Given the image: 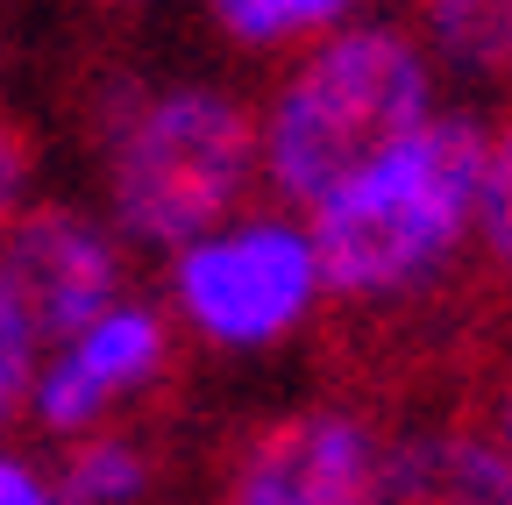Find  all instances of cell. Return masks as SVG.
Wrapping results in <instances>:
<instances>
[{"label": "cell", "instance_id": "1", "mask_svg": "<svg viewBox=\"0 0 512 505\" xmlns=\"http://www.w3.org/2000/svg\"><path fill=\"white\" fill-rule=\"evenodd\" d=\"M427 129V65L399 29H349L292 72L271 107L264 157L285 200L328 207Z\"/></svg>", "mask_w": 512, "mask_h": 505}, {"label": "cell", "instance_id": "2", "mask_svg": "<svg viewBox=\"0 0 512 505\" xmlns=\"http://www.w3.org/2000/svg\"><path fill=\"white\" fill-rule=\"evenodd\" d=\"M484 185V136L470 121H427L377 171L328 207H313V271L328 292H399L456 249L463 221L477 214Z\"/></svg>", "mask_w": 512, "mask_h": 505}, {"label": "cell", "instance_id": "3", "mask_svg": "<svg viewBox=\"0 0 512 505\" xmlns=\"http://www.w3.org/2000/svg\"><path fill=\"white\" fill-rule=\"evenodd\" d=\"M256 157V129L228 93H164L114 143V214L150 242H200L235 200Z\"/></svg>", "mask_w": 512, "mask_h": 505}, {"label": "cell", "instance_id": "4", "mask_svg": "<svg viewBox=\"0 0 512 505\" xmlns=\"http://www.w3.org/2000/svg\"><path fill=\"white\" fill-rule=\"evenodd\" d=\"M320 271H313V242L278 228V221H256L214 242H192L185 264H178V299L185 313L200 321L214 342L256 349V342H278L306 299H313Z\"/></svg>", "mask_w": 512, "mask_h": 505}, {"label": "cell", "instance_id": "5", "mask_svg": "<svg viewBox=\"0 0 512 505\" xmlns=\"http://www.w3.org/2000/svg\"><path fill=\"white\" fill-rule=\"evenodd\" d=\"M377 449L349 413H285L228 449L221 505H363Z\"/></svg>", "mask_w": 512, "mask_h": 505}, {"label": "cell", "instance_id": "6", "mask_svg": "<svg viewBox=\"0 0 512 505\" xmlns=\"http://www.w3.org/2000/svg\"><path fill=\"white\" fill-rule=\"evenodd\" d=\"M0 278L15 285V299H22L36 335L79 342L93 321L114 313V249L72 207L8 214V235H0Z\"/></svg>", "mask_w": 512, "mask_h": 505}, {"label": "cell", "instance_id": "7", "mask_svg": "<svg viewBox=\"0 0 512 505\" xmlns=\"http://www.w3.org/2000/svg\"><path fill=\"white\" fill-rule=\"evenodd\" d=\"M157 363H164V321L143 306H121L50 363V377L36 385V413H43V427L72 434V427L100 420L121 392H136Z\"/></svg>", "mask_w": 512, "mask_h": 505}, {"label": "cell", "instance_id": "8", "mask_svg": "<svg viewBox=\"0 0 512 505\" xmlns=\"http://www.w3.org/2000/svg\"><path fill=\"white\" fill-rule=\"evenodd\" d=\"M363 505H512V456L484 434H413L377 456Z\"/></svg>", "mask_w": 512, "mask_h": 505}, {"label": "cell", "instance_id": "9", "mask_svg": "<svg viewBox=\"0 0 512 505\" xmlns=\"http://www.w3.org/2000/svg\"><path fill=\"white\" fill-rule=\"evenodd\" d=\"M420 8L448 57H463L491 79H512V0H420Z\"/></svg>", "mask_w": 512, "mask_h": 505}, {"label": "cell", "instance_id": "10", "mask_svg": "<svg viewBox=\"0 0 512 505\" xmlns=\"http://www.w3.org/2000/svg\"><path fill=\"white\" fill-rule=\"evenodd\" d=\"M150 484V463H143V449L136 441H114V434H100V441H86V449H72V463H64V477H57V505H128Z\"/></svg>", "mask_w": 512, "mask_h": 505}, {"label": "cell", "instance_id": "11", "mask_svg": "<svg viewBox=\"0 0 512 505\" xmlns=\"http://www.w3.org/2000/svg\"><path fill=\"white\" fill-rule=\"evenodd\" d=\"M349 0H214V22L242 43H278V36H299V29H320L335 22Z\"/></svg>", "mask_w": 512, "mask_h": 505}, {"label": "cell", "instance_id": "12", "mask_svg": "<svg viewBox=\"0 0 512 505\" xmlns=\"http://www.w3.org/2000/svg\"><path fill=\"white\" fill-rule=\"evenodd\" d=\"M29 377H36V328H29L15 285L0 278V427H8L15 406L29 399Z\"/></svg>", "mask_w": 512, "mask_h": 505}, {"label": "cell", "instance_id": "13", "mask_svg": "<svg viewBox=\"0 0 512 505\" xmlns=\"http://www.w3.org/2000/svg\"><path fill=\"white\" fill-rule=\"evenodd\" d=\"M477 221L491 235V249L512 264V121L484 143V185H477Z\"/></svg>", "mask_w": 512, "mask_h": 505}, {"label": "cell", "instance_id": "14", "mask_svg": "<svg viewBox=\"0 0 512 505\" xmlns=\"http://www.w3.org/2000/svg\"><path fill=\"white\" fill-rule=\"evenodd\" d=\"M29 164H36V150H29V129H22L15 114H0V221L15 214L22 185H29Z\"/></svg>", "mask_w": 512, "mask_h": 505}, {"label": "cell", "instance_id": "15", "mask_svg": "<svg viewBox=\"0 0 512 505\" xmlns=\"http://www.w3.org/2000/svg\"><path fill=\"white\" fill-rule=\"evenodd\" d=\"M0 505H57V498H50V484H43L29 463H8V456H0Z\"/></svg>", "mask_w": 512, "mask_h": 505}, {"label": "cell", "instance_id": "16", "mask_svg": "<svg viewBox=\"0 0 512 505\" xmlns=\"http://www.w3.org/2000/svg\"><path fill=\"white\" fill-rule=\"evenodd\" d=\"M505 434H512V406H505Z\"/></svg>", "mask_w": 512, "mask_h": 505}]
</instances>
